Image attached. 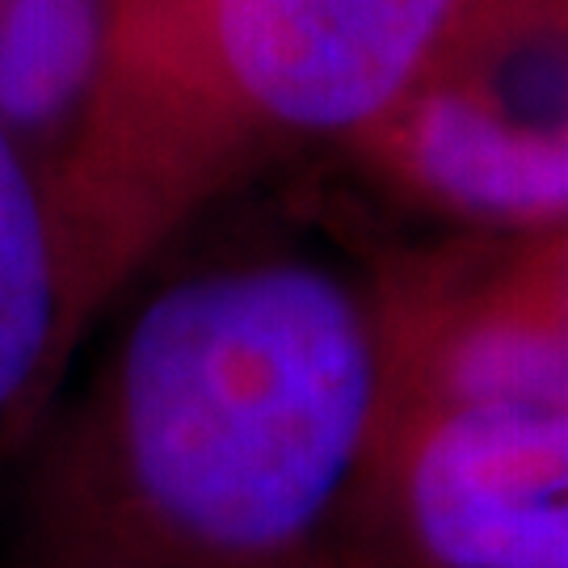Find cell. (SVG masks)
Returning a JSON list of instances; mask_svg holds the SVG:
<instances>
[{"label": "cell", "mask_w": 568, "mask_h": 568, "mask_svg": "<svg viewBox=\"0 0 568 568\" xmlns=\"http://www.w3.org/2000/svg\"><path fill=\"white\" fill-rule=\"evenodd\" d=\"M379 408V345L312 262L182 274L126 321L63 426L21 568H236L342 501Z\"/></svg>", "instance_id": "obj_1"}, {"label": "cell", "mask_w": 568, "mask_h": 568, "mask_svg": "<svg viewBox=\"0 0 568 568\" xmlns=\"http://www.w3.org/2000/svg\"><path fill=\"white\" fill-rule=\"evenodd\" d=\"M400 114V152L434 199L485 220L568 215V0H535L467 51L443 39Z\"/></svg>", "instance_id": "obj_2"}, {"label": "cell", "mask_w": 568, "mask_h": 568, "mask_svg": "<svg viewBox=\"0 0 568 568\" xmlns=\"http://www.w3.org/2000/svg\"><path fill=\"white\" fill-rule=\"evenodd\" d=\"M464 0H178L190 51L248 114L304 135L396 114Z\"/></svg>", "instance_id": "obj_3"}, {"label": "cell", "mask_w": 568, "mask_h": 568, "mask_svg": "<svg viewBox=\"0 0 568 568\" xmlns=\"http://www.w3.org/2000/svg\"><path fill=\"white\" fill-rule=\"evenodd\" d=\"M408 518L447 568H568V408L447 413L413 455Z\"/></svg>", "instance_id": "obj_4"}, {"label": "cell", "mask_w": 568, "mask_h": 568, "mask_svg": "<svg viewBox=\"0 0 568 568\" xmlns=\"http://www.w3.org/2000/svg\"><path fill=\"white\" fill-rule=\"evenodd\" d=\"M89 304L26 143L0 122V438L39 408Z\"/></svg>", "instance_id": "obj_5"}, {"label": "cell", "mask_w": 568, "mask_h": 568, "mask_svg": "<svg viewBox=\"0 0 568 568\" xmlns=\"http://www.w3.org/2000/svg\"><path fill=\"white\" fill-rule=\"evenodd\" d=\"M105 0H0V122L13 135L60 126L102 84Z\"/></svg>", "instance_id": "obj_6"}, {"label": "cell", "mask_w": 568, "mask_h": 568, "mask_svg": "<svg viewBox=\"0 0 568 568\" xmlns=\"http://www.w3.org/2000/svg\"><path fill=\"white\" fill-rule=\"evenodd\" d=\"M551 328H556V337L568 345V244L565 253L556 257V278H551V300H539V304H530Z\"/></svg>", "instance_id": "obj_7"}]
</instances>
